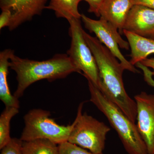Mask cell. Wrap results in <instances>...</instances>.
<instances>
[{
    "mask_svg": "<svg viewBox=\"0 0 154 154\" xmlns=\"http://www.w3.org/2000/svg\"><path fill=\"white\" fill-rule=\"evenodd\" d=\"M133 5V0H105L99 10L100 18L123 33L125 23Z\"/></svg>",
    "mask_w": 154,
    "mask_h": 154,
    "instance_id": "8fae6325",
    "label": "cell"
},
{
    "mask_svg": "<svg viewBox=\"0 0 154 154\" xmlns=\"http://www.w3.org/2000/svg\"><path fill=\"white\" fill-rule=\"evenodd\" d=\"M14 53V51L9 48L0 53V99L5 107L19 108V99L11 94L8 80L10 58Z\"/></svg>",
    "mask_w": 154,
    "mask_h": 154,
    "instance_id": "7c38bea8",
    "label": "cell"
},
{
    "mask_svg": "<svg viewBox=\"0 0 154 154\" xmlns=\"http://www.w3.org/2000/svg\"><path fill=\"white\" fill-rule=\"evenodd\" d=\"M58 146L59 154H103L94 153L68 141L60 144Z\"/></svg>",
    "mask_w": 154,
    "mask_h": 154,
    "instance_id": "e0dca14e",
    "label": "cell"
},
{
    "mask_svg": "<svg viewBox=\"0 0 154 154\" xmlns=\"http://www.w3.org/2000/svg\"><path fill=\"white\" fill-rule=\"evenodd\" d=\"M22 154H59L57 144L45 139L22 141Z\"/></svg>",
    "mask_w": 154,
    "mask_h": 154,
    "instance_id": "9a60e30c",
    "label": "cell"
},
{
    "mask_svg": "<svg viewBox=\"0 0 154 154\" xmlns=\"http://www.w3.org/2000/svg\"><path fill=\"white\" fill-rule=\"evenodd\" d=\"M48 0H0L2 10H8L12 14L10 30H13L25 22L39 15L45 9Z\"/></svg>",
    "mask_w": 154,
    "mask_h": 154,
    "instance_id": "9c48e42d",
    "label": "cell"
},
{
    "mask_svg": "<svg viewBox=\"0 0 154 154\" xmlns=\"http://www.w3.org/2000/svg\"><path fill=\"white\" fill-rule=\"evenodd\" d=\"M134 5L145 6L154 10V0H133Z\"/></svg>",
    "mask_w": 154,
    "mask_h": 154,
    "instance_id": "7402d4cb",
    "label": "cell"
},
{
    "mask_svg": "<svg viewBox=\"0 0 154 154\" xmlns=\"http://www.w3.org/2000/svg\"><path fill=\"white\" fill-rule=\"evenodd\" d=\"M22 143L21 140L12 138L11 141L1 149V154H22Z\"/></svg>",
    "mask_w": 154,
    "mask_h": 154,
    "instance_id": "ac0fdd59",
    "label": "cell"
},
{
    "mask_svg": "<svg viewBox=\"0 0 154 154\" xmlns=\"http://www.w3.org/2000/svg\"><path fill=\"white\" fill-rule=\"evenodd\" d=\"M10 68L17 74L18 85L14 96L19 99L25 90L37 81L50 82L64 79L72 73H80L67 54H57L47 60L36 61L22 58L14 53L10 58Z\"/></svg>",
    "mask_w": 154,
    "mask_h": 154,
    "instance_id": "7a4b0ae2",
    "label": "cell"
},
{
    "mask_svg": "<svg viewBox=\"0 0 154 154\" xmlns=\"http://www.w3.org/2000/svg\"><path fill=\"white\" fill-rule=\"evenodd\" d=\"M82 0H50L45 9L52 10L57 18H64L68 21L72 19H81L79 5Z\"/></svg>",
    "mask_w": 154,
    "mask_h": 154,
    "instance_id": "5bb4252c",
    "label": "cell"
},
{
    "mask_svg": "<svg viewBox=\"0 0 154 154\" xmlns=\"http://www.w3.org/2000/svg\"><path fill=\"white\" fill-rule=\"evenodd\" d=\"M123 30L154 39V10L134 5L128 14Z\"/></svg>",
    "mask_w": 154,
    "mask_h": 154,
    "instance_id": "30bf717a",
    "label": "cell"
},
{
    "mask_svg": "<svg viewBox=\"0 0 154 154\" xmlns=\"http://www.w3.org/2000/svg\"><path fill=\"white\" fill-rule=\"evenodd\" d=\"M83 34L91 48L99 70L98 88L104 96L117 105L128 118L135 123L137 109L135 101L127 93L123 83L125 69L120 61L96 37L85 30Z\"/></svg>",
    "mask_w": 154,
    "mask_h": 154,
    "instance_id": "6da1fadb",
    "label": "cell"
},
{
    "mask_svg": "<svg viewBox=\"0 0 154 154\" xmlns=\"http://www.w3.org/2000/svg\"><path fill=\"white\" fill-rule=\"evenodd\" d=\"M135 66L142 70L143 73L144 79L147 84L154 88V80L153 79V76L152 74V71L149 69V68L145 66L140 62L137 63Z\"/></svg>",
    "mask_w": 154,
    "mask_h": 154,
    "instance_id": "d6986e66",
    "label": "cell"
},
{
    "mask_svg": "<svg viewBox=\"0 0 154 154\" xmlns=\"http://www.w3.org/2000/svg\"><path fill=\"white\" fill-rule=\"evenodd\" d=\"M19 113V108L5 107L0 116V149H2L11 141L10 123L11 119Z\"/></svg>",
    "mask_w": 154,
    "mask_h": 154,
    "instance_id": "2e32d148",
    "label": "cell"
},
{
    "mask_svg": "<svg viewBox=\"0 0 154 154\" xmlns=\"http://www.w3.org/2000/svg\"><path fill=\"white\" fill-rule=\"evenodd\" d=\"M83 104L81 103L78 108L74 126L68 141L94 153H102L106 136L110 128L91 116L86 113H82Z\"/></svg>",
    "mask_w": 154,
    "mask_h": 154,
    "instance_id": "5b68a950",
    "label": "cell"
},
{
    "mask_svg": "<svg viewBox=\"0 0 154 154\" xmlns=\"http://www.w3.org/2000/svg\"><path fill=\"white\" fill-rule=\"evenodd\" d=\"M81 19L86 29L95 33L96 38L120 62L125 69L134 73L140 72L130 61L127 60L120 51L119 48L128 50L130 46L128 42L121 37L117 28L102 18L99 20H94L82 14Z\"/></svg>",
    "mask_w": 154,
    "mask_h": 154,
    "instance_id": "52a82bcc",
    "label": "cell"
},
{
    "mask_svg": "<svg viewBox=\"0 0 154 154\" xmlns=\"http://www.w3.org/2000/svg\"><path fill=\"white\" fill-rule=\"evenodd\" d=\"M0 15V29L2 30L5 27H8L12 19L11 11L8 10H2Z\"/></svg>",
    "mask_w": 154,
    "mask_h": 154,
    "instance_id": "44dd1931",
    "label": "cell"
},
{
    "mask_svg": "<svg viewBox=\"0 0 154 154\" xmlns=\"http://www.w3.org/2000/svg\"><path fill=\"white\" fill-rule=\"evenodd\" d=\"M68 22L71 42L67 54L80 73L86 79L91 80L98 88L99 77L98 67L94 54L84 37L81 19H72Z\"/></svg>",
    "mask_w": 154,
    "mask_h": 154,
    "instance_id": "8992f818",
    "label": "cell"
},
{
    "mask_svg": "<svg viewBox=\"0 0 154 154\" xmlns=\"http://www.w3.org/2000/svg\"><path fill=\"white\" fill-rule=\"evenodd\" d=\"M87 79L91 94L90 100L106 116L117 132L126 152L129 154H148L137 125L106 98L91 80Z\"/></svg>",
    "mask_w": 154,
    "mask_h": 154,
    "instance_id": "3957f363",
    "label": "cell"
},
{
    "mask_svg": "<svg viewBox=\"0 0 154 154\" xmlns=\"http://www.w3.org/2000/svg\"><path fill=\"white\" fill-rule=\"evenodd\" d=\"M49 111L41 109L29 110L24 117L25 127L20 139L23 141L45 139L59 145L68 141L75 122L64 126L50 117Z\"/></svg>",
    "mask_w": 154,
    "mask_h": 154,
    "instance_id": "277c9868",
    "label": "cell"
},
{
    "mask_svg": "<svg viewBox=\"0 0 154 154\" xmlns=\"http://www.w3.org/2000/svg\"><path fill=\"white\" fill-rule=\"evenodd\" d=\"M85 1L89 4L88 12L93 13L97 17H100L99 10L105 0H82Z\"/></svg>",
    "mask_w": 154,
    "mask_h": 154,
    "instance_id": "ffe728a7",
    "label": "cell"
},
{
    "mask_svg": "<svg viewBox=\"0 0 154 154\" xmlns=\"http://www.w3.org/2000/svg\"><path fill=\"white\" fill-rule=\"evenodd\" d=\"M134 98L137 109L138 131L148 154H154V95L142 92Z\"/></svg>",
    "mask_w": 154,
    "mask_h": 154,
    "instance_id": "ba28073f",
    "label": "cell"
},
{
    "mask_svg": "<svg viewBox=\"0 0 154 154\" xmlns=\"http://www.w3.org/2000/svg\"><path fill=\"white\" fill-rule=\"evenodd\" d=\"M123 33L127 38L131 49L130 62L132 65H135L154 54V39L138 36L125 30H123Z\"/></svg>",
    "mask_w": 154,
    "mask_h": 154,
    "instance_id": "4fadbf2b",
    "label": "cell"
},
{
    "mask_svg": "<svg viewBox=\"0 0 154 154\" xmlns=\"http://www.w3.org/2000/svg\"><path fill=\"white\" fill-rule=\"evenodd\" d=\"M142 64L148 68H151L153 69L152 71V74L154 76V58H147L140 62Z\"/></svg>",
    "mask_w": 154,
    "mask_h": 154,
    "instance_id": "603a6c76",
    "label": "cell"
}]
</instances>
